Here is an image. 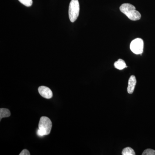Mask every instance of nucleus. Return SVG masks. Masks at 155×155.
<instances>
[{"label":"nucleus","instance_id":"obj_1","mask_svg":"<svg viewBox=\"0 0 155 155\" xmlns=\"http://www.w3.org/2000/svg\"><path fill=\"white\" fill-rule=\"evenodd\" d=\"M120 10L130 20L137 21L141 18V14L136 10L135 7L128 3L122 4L120 6Z\"/></svg>","mask_w":155,"mask_h":155},{"label":"nucleus","instance_id":"obj_2","mask_svg":"<svg viewBox=\"0 0 155 155\" xmlns=\"http://www.w3.org/2000/svg\"><path fill=\"white\" fill-rule=\"evenodd\" d=\"M52 124L49 118L46 116H42L40 119L38 130L37 134L39 137H43L48 135L51 130Z\"/></svg>","mask_w":155,"mask_h":155},{"label":"nucleus","instance_id":"obj_3","mask_svg":"<svg viewBox=\"0 0 155 155\" xmlns=\"http://www.w3.org/2000/svg\"><path fill=\"white\" fill-rule=\"evenodd\" d=\"M80 6L78 0H71L69 4V16L70 21L74 22L79 16Z\"/></svg>","mask_w":155,"mask_h":155},{"label":"nucleus","instance_id":"obj_4","mask_svg":"<svg viewBox=\"0 0 155 155\" xmlns=\"http://www.w3.org/2000/svg\"><path fill=\"white\" fill-rule=\"evenodd\" d=\"M143 45L144 43L141 38H136L130 43V49L136 54H141L143 52Z\"/></svg>","mask_w":155,"mask_h":155},{"label":"nucleus","instance_id":"obj_5","mask_svg":"<svg viewBox=\"0 0 155 155\" xmlns=\"http://www.w3.org/2000/svg\"><path fill=\"white\" fill-rule=\"evenodd\" d=\"M38 91L39 94L45 98L50 99L52 97V91L49 87L44 86L39 87Z\"/></svg>","mask_w":155,"mask_h":155},{"label":"nucleus","instance_id":"obj_6","mask_svg":"<svg viewBox=\"0 0 155 155\" xmlns=\"http://www.w3.org/2000/svg\"><path fill=\"white\" fill-rule=\"evenodd\" d=\"M137 83V80L134 75H131L128 80L127 91L128 94H131L134 91V88Z\"/></svg>","mask_w":155,"mask_h":155},{"label":"nucleus","instance_id":"obj_7","mask_svg":"<svg viewBox=\"0 0 155 155\" xmlns=\"http://www.w3.org/2000/svg\"><path fill=\"white\" fill-rule=\"evenodd\" d=\"M114 66L116 69L119 70H122L127 67L125 61L122 59H119L118 61L115 62L114 63Z\"/></svg>","mask_w":155,"mask_h":155},{"label":"nucleus","instance_id":"obj_8","mask_svg":"<svg viewBox=\"0 0 155 155\" xmlns=\"http://www.w3.org/2000/svg\"><path fill=\"white\" fill-rule=\"evenodd\" d=\"M11 116V112L8 109L1 108L0 109V120L3 118L9 117Z\"/></svg>","mask_w":155,"mask_h":155},{"label":"nucleus","instance_id":"obj_9","mask_svg":"<svg viewBox=\"0 0 155 155\" xmlns=\"http://www.w3.org/2000/svg\"><path fill=\"white\" fill-rule=\"evenodd\" d=\"M122 154L123 155H135V153L133 149L130 147H127L122 150Z\"/></svg>","mask_w":155,"mask_h":155},{"label":"nucleus","instance_id":"obj_10","mask_svg":"<svg viewBox=\"0 0 155 155\" xmlns=\"http://www.w3.org/2000/svg\"><path fill=\"white\" fill-rule=\"evenodd\" d=\"M18 1L22 5L28 7L32 5V3H33L32 0H18Z\"/></svg>","mask_w":155,"mask_h":155},{"label":"nucleus","instance_id":"obj_11","mask_svg":"<svg viewBox=\"0 0 155 155\" xmlns=\"http://www.w3.org/2000/svg\"><path fill=\"white\" fill-rule=\"evenodd\" d=\"M142 155H155V150L150 149H148L145 150L143 153Z\"/></svg>","mask_w":155,"mask_h":155},{"label":"nucleus","instance_id":"obj_12","mask_svg":"<svg viewBox=\"0 0 155 155\" xmlns=\"http://www.w3.org/2000/svg\"><path fill=\"white\" fill-rule=\"evenodd\" d=\"M19 155H30V153H29V152L28 151V150L26 149H24L22 150V152L20 153L19 154Z\"/></svg>","mask_w":155,"mask_h":155}]
</instances>
